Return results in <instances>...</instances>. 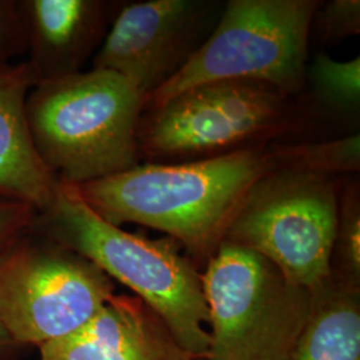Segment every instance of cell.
I'll list each match as a JSON object with an SVG mask.
<instances>
[{"label": "cell", "instance_id": "obj_9", "mask_svg": "<svg viewBox=\"0 0 360 360\" xmlns=\"http://www.w3.org/2000/svg\"><path fill=\"white\" fill-rule=\"evenodd\" d=\"M223 10L224 6L214 0H148L120 6L91 68L127 79L144 102L199 51Z\"/></svg>", "mask_w": 360, "mask_h": 360}, {"label": "cell", "instance_id": "obj_18", "mask_svg": "<svg viewBox=\"0 0 360 360\" xmlns=\"http://www.w3.org/2000/svg\"><path fill=\"white\" fill-rule=\"evenodd\" d=\"M26 52V32L19 3L0 0V65Z\"/></svg>", "mask_w": 360, "mask_h": 360}, {"label": "cell", "instance_id": "obj_15", "mask_svg": "<svg viewBox=\"0 0 360 360\" xmlns=\"http://www.w3.org/2000/svg\"><path fill=\"white\" fill-rule=\"evenodd\" d=\"M271 154L276 169L342 176L359 172L360 135L354 132L330 141L272 143Z\"/></svg>", "mask_w": 360, "mask_h": 360}, {"label": "cell", "instance_id": "obj_3", "mask_svg": "<svg viewBox=\"0 0 360 360\" xmlns=\"http://www.w3.org/2000/svg\"><path fill=\"white\" fill-rule=\"evenodd\" d=\"M26 114L39 158L62 184L77 187L142 163V95L116 72L91 68L38 82Z\"/></svg>", "mask_w": 360, "mask_h": 360}, {"label": "cell", "instance_id": "obj_2", "mask_svg": "<svg viewBox=\"0 0 360 360\" xmlns=\"http://www.w3.org/2000/svg\"><path fill=\"white\" fill-rule=\"evenodd\" d=\"M34 230L129 287L166 323L181 347L206 360L210 333L202 274L180 252L178 242L122 230L98 215L77 188L67 184H60L51 207L38 214Z\"/></svg>", "mask_w": 360, "mask_h": 360}, {"label": "cell", "instance_id": "obj_4", "mask_svg": "<svg viewBox=\"0 0 360 360\" xmlns=\"http://www.w3.org/2000/svg\"><path fill=\"white\" fill-rule=\"evenodd\" d=\"M312 124L302 96L250 80L212 82L144 111L141 162L176 165L267 146Z\"/></svg>", "mask_w": 360, "mask_h": 360}, {"label": "cell", "instance_id": "obj_11", "mask_svg": "<svg viewBox=\"0 0 360 360\" xmlns=\"http://www.w3.org/2000/svg\"><path fill=\"white\" fill-rule=\"evenodd\" d=\"M40 360H195L136 296L114 295L75 333L39 348Z\"/></svg>", "mask_w": 360, "mask_h": 360}, {"label": "cell", "instance_id": "obj_17", "mask_svg": "<svg viewBox=\"0 0 360 360\" xmlns=\"http://www.w3.org/2000/svg\"><path fill=\"white\" fill-rule=\"evenodd\" d=\"M359 34V0H330L319 3L311 20L309 41L314 39L322 46H333Z\"/></svg>", "mask_w": 360, "mask_h": 360}, {"label": "cell", "instance_id": "obj_16", "mask_svg": "<svg viewBox=\"0 0 360 360\" xmlns=\"http://www.w3.org/2000/svg\"><path fill=\"white\" fill-rule=\"evenodd\" d=\"M330 279L360 291V188L358 180L342 181Z\"/></svg>", "mask_w": 360, "mask_h": 360}, {"label": "cell", "instance_id": "obj_20", "mask_svg": "<svg viewBox=\"0 0 360 360\" xmlns=\"http://www.w3.org/2000/svg\"><path fill=\"white\" fill-rule=\"evenodd\" d=\"M18 347L19 346L13 342L11 336L6 333V330L0 324V359L8 356Z\"/></svg>", "mask_w": 360, "mask_h": 360}, {"label": "cell", "instance_id": "obj_12", "mask_svg": "<svg viewBox=\"0 0 360 360\" xmlns=\"http://www.w3.org/2000/svg\"><path fill=\"white\" fill-rule=\"evenodd\" d=\"M34 84L26 62L0 65V196L40 214L51 207L62 183L41 162L31 139L26 102Z\"/></svg>", "mask_w": 360, "mask_h": 360}, {"label": "cell", "instance_id": "obj_14", "mask_svg": "<svg viewBox=\"0 0 360 360\" xmlns=\"http://www.w3.org/2000/svg\"><path fill=\"white\" fill-rule=\"evenodd\" d=\"M302 101L312 123L321 119L356 123L360 111V58L340 62L318 52L307 63Z\"/></svg>", "mask_w": 360, "mask_h": 360}, {"label": "cell", "instance_id": "obj_6", "mask_svg": "<svg viewBox=\"0 0 360 360\" xmlns=\"http://www.w3.org/2000/svg\"><path fill=\"white\" fill-rule=\"evenodd\" d=\"M206 360H287L309 322L314 292L255 251L223 242L206 263Z\"/></svg>", "mask_w": 360, "mask_h": 360}, {"label": "cell", "instance_id": "obj_8", "mask_svg": "<svg viewBox=\"0 0 360 360\" xmlns=\"http://www.w3.org/2000/svg\"><path fill=\"white\" fill-rule=\"evenodd\" d=\"M114 295L103 271L34 227L0 252V324L19 347L75 333Z\"/></svg>", "mask_w": 360, "mask_h": 360}, {"label": "cell", "instance_id": "obj_5", "mask_svg": "<svg viewBox=\"0 0 360 360\" xmlns=\"http://www.w3.org/2000/svg\"><path fill=\"white\" fill-rule=\"evenodd\" d=\"M319 0H230L205 44L143 102V112L196 86L221 80L266 83L297 98L309 63V26Z\"/></svg>", "mask_w": 360, "mask_h": 360}, {"label": "cell", "instance_id": "obj_19", "mask_svg": "<svg viewBox=\"0 0 360 360\" xmlns=\"http://www.w3.org/2000/svg\"><path fill=\"white\" fill-rule=\"evenodd\" d=\"M38 211L26 203L0 196V252L34 227Z\"/></svg>", "mask_w": 360, "mask_h": 360}, {"label": "cell", "instance_id": "obj_21", "mask_svg": "<svg viewBox=\"0 0 360 360\" xmlns=\"http://www.w3.org/2000/svg\"><path fill=\"white\" fill-rule=\"evenodd\" d=\"M195 360H202V359H195Z\"/></svg>", "mask_w": 360, "mask_h": 360}, {"label": "cell", "instance_id": "obj_10", "mask_svg": "<svg viewBox=\"0 0 360 360\" xmlns=\"http://www.w3.org/2000/svg\"><path fill=\"white\" fill-rule=\"evenodd\" d=\"M120 6L102 0L20 1L25 62L35 83L80 72L102 46Z\"/></svg>", "mask_w": 360, "mask_h": 360}, {"label": "cell", "instance_id": "obj_13", "mask_svg": "<svg viewBox=\"0 0 360 360\" xmlns=\"http://www.w3.org/2000/svg\"><path fill=\"white\" fill-rule=\"evenodd\" d=\"M287 360H360V291L328 279Z\"/></svg>", "mask_w": 360, "mask_h": 360}, {"label": "cell", "instance_id": "obj_7", "mask_svg": "<svg viewBox=\"0 0 360 360\" xmlns=\"http://www.w3.org/2000/svg\"><path fill=\"white\" fill-rule=\"evenodd\" d=\"M342 181L338 176L272 171L247 193L224 242L255 251L291 283L316 291L331 274Z\"/></svg>", "mask_w": 360, "mask_h": 360}, {"label": "cell", "instance_id": "obj_1", "mask_svg": "<svg viewBox=\"0 0 360 360\" xmlns=\"http://www.w3.org/2000/svg\"><path fill=\"white\" fill-rule=\"evenodd\" d=\"M271 144L187 163H139L74 187L107 221L165 232L207 263L224 242L247 193L276 169Z\"/></svg>", "mask_w": 360, "mask_h": 360}]
</instances>
